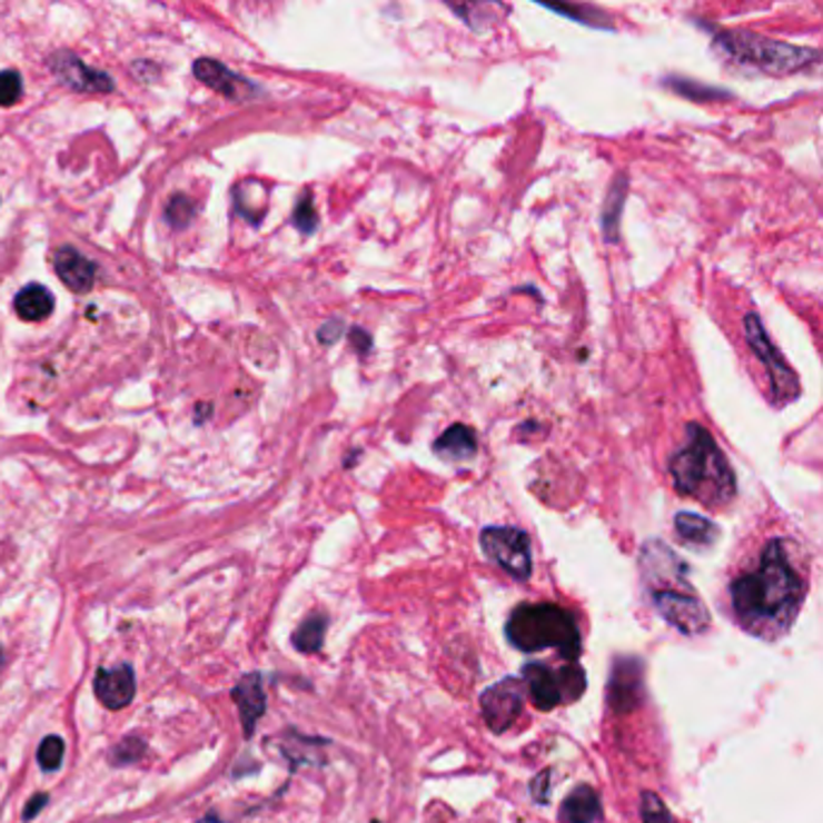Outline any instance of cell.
Returning a JSON list of instances; mask_svg holds the SVG:
<instances>
[{
	"instance_id": "cell-24",
	"label": "cell",
	"mask_w": 823,
	"mask_h": 823,
	"mask_svg": "<svg viewBox=\"0 0 823 823\" xmlns=\"http://www.w3.org/2000/svg\"><path fill=\"white\" fill-rule=\"evenodd\" d=\"M22 92L24 85L18 70H3V73H0V107L18 105L22 99Z\"/></svg>"
},
{
	"instance_id": "cell-25",
	"label": "cell",
	"mask_w": 823,
	"mask_h": 823,
	"mask_svg": "<svg viewBox=\"0 0 823 823\" xmlns=\"http://www.w3.org/2000/svg\"><path fill=\"white\" fill-rule=\"evenodd\" d=\"M292 225L305 235H311L317 230L319 218H317V210H315V201H311L309 194H305L300 201H297L295 212H292Z\"/></svg>"
},
{
	"instance_id": "cell-21",
	"label": "cell",
	"mask_w": 823,
	"mask_h": 823,
	"mask_svg": "<svg viewBox=\"0 0 823 823\" xmlns=\"http://www.w3.org/2000/svg\"><path fill=\"white\" fill-rule=\"evenodd\" d=\"M626 191H628V179L618 175L616 181L612 184V189H608L606 206H604V235H606V239L618 237V220H621L623 204H626Z\"/></svg>"
},
{
	"instance_id": "cell-2",
	"label": "cell",
	"mask_w": 823,
	"mask_h": 823,
	"mask_svg": "<svg viewBox=\"0 0 823 823\" xmlns=\"http://www.w3.org/2000/svg\"><path fill=\"white\" fill-rule=\"evenodd\" d=\"M670 474L681 495L705 507L720 509L736 495V478L727 457L698 423H688L686 445L670 459Z\"/></svg>"
},
{
	"instance_id": "cell-33",
	"label": "cell",
	"mask_w": 823,
	"mask_h": 823,
	"mask_svg": "<svg viewBox=\"0 0 823 823\" xmlns=\"http://www.w3.org/2000/svg\"><path fill=\"white\" fill-rule=\"evenodd\" d=\"M3 662H6V652H3V647H0V666H3Z\"/></svg>"
},
{
	"instance_id": "cell-3",
	"label": "cell",
	"mask_w": 823,
	"mask_h": 823,
	"mask_svg": "<svg viewBox=\"0 0 823 823\" xmlns=\"http://www.w3.org/2000/svg\"><path fill=\"white\" fill-rule=\"evenodd\" d=\"M507 641L522 652L556 647L565 660L575 662L582 637L573 612L558 604H519L507 618Z\"/></svg>"
},
{
	"instance_id": "cell-15",
	"label": "cell",
	"mask_w": 823,
	"mask_h": 823,
	"mask_svg": "<svg viewBox=\"0 0 823 823\" xmlns=\"http://www.w3.org/2000/svg\"><path fill=\"white\" fill-rule=\"evenodd\" d=\"M56 276L73 292H90L97 280V266L73 247H63L53 257Z\"/></svg>"
},
{
	"instance_id": "cell-27",
	"label": "cell",
	"mask_w": 823,
	"mask_h": 823,
	"mask_svg": "<svg viewBox=\"0 0 823 823\" xmlns=\"http://www.w3.org/2000/svg\"><path fill=\"white\" fill-rule=\"evenodd\" d=\"M548 10L558 12V16L573 18L577 22L592 24V27H604L599 20H608L606 16H602V12L597 8H589V6H548Z\"/></svg>"
},
{
	"instance_id": "cell-12",
	"label": "cell",
	"mask_w": 823,
	"mask_h": 823,
	"mask_svg": "<svg viewBox=\"0 0 823 823\" xmlns=\"http://www.w3.org/2000/svg\"><path fill=\"white\" fill-rule=\"evenodd\" d=\"M643 695V662L635 657L616 660L608 678V703L616 713H626L637 705Z\"/></svg>"
},
{
	"instance_id": "cell-30",
	"label": "cell",
	"mask_w": 823,
	"mask_h": 823,
	"mask_svg": "<svg viewBox=\"0 0 823 823\" xmlns=\"http://www.w3.org/2000/svg\"><path fill=\"white\" fill-rule=\"evenodd\" d=\"M49 804V794L47 792H37V794H32V797H30V802H27L24 804V812H22V821L24 823H30V821H34L37 819V814L41 812V809H44Z\"/></svg>"
},
{
	"instance_id": "cell-19",
	"label": "cell",
	"mask_w": 823,
	"mask_h": 823,
	"mask_svg": "<svg viewBox=\"0 0 823 823\" xmlns=\"http://www.w3.org/2000/svg\"><path fill=\"white\" fill-rule=\"evenodd\" d=\"M478 449L476 433L466 425H452V428L437 439L435 452L447 462H464L472 459Z\"/></svg>"
},
{
	"instance_id": "cell-6",
	"label": "cell",
	"mask_w": 823,
	"mask_h": 823,
	"mask_svg": "<svg viewBox=\"0 0 823 823\" xmlns=\"http://www.w3.org/2000/svg\"><path fill=\"white\" fill-rule=\"evenodd\" d=\"M684 575L670 577V587H655L652 589V602H655L657 612L670 621L674 628H678L684 635H698L707 626H711V614L703 606V602L688 592Z\"/></svg>"
},
{
	"instance_id": "cell-31",
	"label": "cell",
	"mask_w": 823,
	"mask_h": 823,
	"mask_svg": "<svg viewBox=\"0 0 823 823\" xmlns=\"http://www.w3.org/2000/svg\"><path fill=\"white\" fill-rule=\"evenodd\" d=\"M340 334H344V324H340L338 319L326 321V324H321V329H319V344L334 346L336 340L340 338Z\"/></svg>"
},
{
	"instance_id": "cell-5",
	"label": "cell",
	"mask_w": 823,
	"mask_h": 823,
	"mask_svg": "<svg viewBox=\"0 0 823 823\" xmlns=\"http://www.w3.org/2000/svg\"><path fill=\"white\" fill-rule=\"evenodd\" d=\"M522 676L538 711H553L561 703L577 701L585 691V674L577 664H567L561 672H553L546 664L532 662L524 666Z\"/></svg>"
},
{
	"instance_id": "cell-23",
	"label": "cell",
	"mask_w": 823,
	"mask_h": 823,
	"mask_svg": "<svg viewBox=\"0 0 823 823\" xmlns=\"http://www.w3.org/2000/svg\"><path fill=\"white\" fill-rule=\"evenodd\" d=\"M63 756H66V742L61 740V736L56 734H49L41 740L39 748H37V763L39 769L44 773H53L61 769L63 763Z\"/></svg>"
},
{
	"instance_id": "cell-9",
	"label": "cell",
	"mask_w": 823,
	"mask_h": 823,
	"mask_svg": "<svg viewBox=\"0 0 823 823\" xmlns=\"http://www.w3.org/2000/svg\"><path fill=\"white\" fill-rule=\"evenodd\" d=\"M524 686L517 678H505L480 695V711L495 734H503L515 725L522 715Z\"/></svg>"
},
{
	"instance_id": "cell-7",
	"label": "cell",
	"mask_w": 823,
	"mask_h": 823,
	"mask_svg": "<svg viewBox=\"0 0 823 823\" xmlns=\"http://www.w3.org/2000/svg\"><path fill=\"white\" fill-rule=\"evenodd\" d=\"M744 334L751 350L756 353V358L769 367L771 375V385H773V399L777 404H790L794 399H800L802 387H800V377L794 375L787 360L780 356V350L773 346V340L765 334L763 324L756 315H746L744 319Z\"/></svg>"
},
{
	"instance_id": "cell-32",
	"label": "cell",
	"mask_w": 823,
	"mask_h": 823,
	"mask_svg": "<svg viewBox=\"0 0 823 823\" xmlns=\"http://www.w3.org/2000/svg\"><path fill=\"white\" fill-rule=\"evenodd\" d=\"M350 344H353V348H356L358 353H363V356H367V353L373 350V336L367 334L365 329H358V326H356V329L350 331Z\"/></svg>"
},
{
	"instance_id": "cell-29",
	"label": "cell",
	"mask_w": 823,
	"mask_h": 823,
	"mask_svg": "<svg viewBox=\"0 0 823 823\" xmlns=\"http://www.w3.org/2000/svg\"><path fill=\"white\" fill-rule=\"evenodd\" d=\"M191 218H194L191 198H187V196H175L172 201H169V206H167V220H169V225L184 227V225H189Z\"/></svg>"
},
{
	"instance_id": "cell-26",
	"label": "cell",
	"mask_w": 823,
	"mask_h": 823,
	"mask_svg": "<svg viewBox=\"0 0 823 823\" xmlns=\"http://www.w3.org/2000/svg\"><path fill=\"white\" fill-rule=\"evenodd\" d=\"M670 85L676 92H681L684 97H691V99H725V97H730V92H725V90L707 88V85L693 82V80H670Z\"/></svg>"
},
{
	"instance_id": "cell-22",
	"label": "cell",
	"mask_w": 823,
	"mask_h": 823,
	"mask_svg": "<svg viewBox=\"0 0 823 823\" xmlns=\"http://www.w3.org/2000/svg\"><path fill=\"white\" fill-rule=\"evenodd\" d=\"M146 754H148V744H146L143 736L126 734L123 740H119L117 744L109 748L107 758H109L113 769H126V765L138 763Z\"/></svg>"
},
{
	"instance_id": "cell-4",
	"label": "cell",
	"mask_w": 823,
	"mask_h": 823,
	"mask_svg": "<svg viewBox=\"0 0 823 823\" xmlns=\"http://www.w3.org/2000/svg\"><path fill=\"white\" fill-rule=\"evenodd\" d=\"M713 47L725 59L763 70V73L771 76L797 73V70L819 63L816 49L787 44V41L758 37L751 32H722L715 37Z\"/></svg>"
},
{
	"instance_id": "cell-16",
	"label": "cell",
	"mask_w": 823,
	"mask_h": 823,
	"mask_svg": "<svg viewBox=\"0 0 823 823\" xmlns=\"http://www.w3.org/2000/svg\"><path fill=\"white\" fill-rule=\"evenodd\" d=\"M558 819L563 823H597L602 819V802L599 794L589 785H579L558 809Z\"/></svg>"
},
{
	"instance_id": "cell-14",
	"label": "cell",
	"mask_w": 823,
	"mask_h": 823,
	"mask_svg": "<svg viewBox=\"0 0 823 823\" xmlns=\"http://www.w3.org/2000/svg\"><path fill=\"white\" fill-rule=\"evenodd\" d=\"M232 701L239 711V720H242V730L247 740L254 736L257 722L266 713V693L261 686V674H247L239 678V684L232 688Z\"/></svg>"
},
{
	"instance_id": "cell-17",
	"label": "cell",
	"mask_w": 823,
	"mask_h": 823,
	"mask_svg": "<svg viewBox=\"0 0 823 823\" xmlns=\"http://www.w3.org/2000/svg\"><path fill=\"white\" fill-rule=\"evenodd\" d=\"M674 529L681 542L698 551L713 548L720 538V527L715 522L693 513H678L674 519Z\"/></svg>"
},
{
	"instance_id": "cell-18",
	"label": "cell",
	"mask_w": 823,
	"mask_h": 823,
	"mask_svg": "<svg viewBox=\"0 0 823 823\" xmlns=\"http://www.w3.org/2000/svg\"><path fill=\"white\" fill-rule=\"evenodd\" d=\"M12 305H16V311L22 321H41V319L51 317L56 300L49 288L30 282V286H24L16 295V303Z\"/></svg>"
},
{
	"instance_id": "cell-11",
	"label": "cell",
	"mask_w": 823,
	"mask_h": 823,
	"mask_svg": "<svg viewBox=\"0 0 823 823\" xmlns=\"http://www.w3.org/2000/svg\"><path fill=\"white\" fill-rule=\"evenodd\" d=\"M95 695L109 711H123L126 705H131L136 698V672L131 664L113 666H99L95 672Z\"/></svg>"
},
{
	"instance_id": "cell-10",
	"label": "cell",
	"mask_w": 823,
	"mask_h": 823,
	"mask_svg": "<svg viewBox=\"0 0 823 823\" xmlns=\"http://www.w3.org/2000/svg\"><path fill=\"white\" fill-rule=\"evenodd\" d=\"M49 66L56 76H59L61 82H66L70 90L76 92H95V95H105L113 90V82L102 70H95L82 59H78L76 53L70 51H56Z\"/></svg>"
},
{
	"instance_id": "cell-28",
	"label": "cell",
	"mask_w": 823,
	"mask_h": 823,
	"mask_svg": "<svg viewBox=\"0 0 823 823\" xmlns=\"http://www.w3.org/2000/svg\"><path fill=\"white\" fill-rule=\"evenodd\" d=\"M643 821L645 823H678L655 792H643Z\"/></svg>"
},
{
	"instance_id": "cell-1",
	"label": "cell",
	"mask_w": 823,
	"mask_h": 823,
	"mask_svg": "<svg viewBox=\"0 0 823 823\" xmlns=\"http://www.w3.org/2000/svg\"><path fill=\"white\" fill-rule=\"evenodd\" d=\"M730 614L761 641H780L797 621L806 599V577L792 561L785 538H771L758 563L730 582Z\"/></svg>"
},
{
	"instance_id": "cell-8",
	"label": "cell",
	"mask_w": 823,
	"mask_h": 823,
	"mask_svg": "<svg viewBox=\"0 0 823 823\" xmlns=\"http://www.w3.org/2000/svg\"><path fill=\"white\" fill-rule=\"evenodd\" d=\"M480 548L515 579L524 582L532 577V542L527 532L517 527H488L480 532Z\"/></svg>"
},
{
	"instance_id": "cell-20",
	"label": "cell",
	"mask_w": 823,
	"mask_h": 823,
	"mask_svg": "<svg viewBox=\"0 0 823 823\" xmlns=\"http://www.w3.org/2000/svg\"><path fill=\"white\" fill-rule=\"evenodd\" d=\"M326 626H329V616L326 614H311L307 616L300 628L292 633V645L305 652V655H311V652H319L324 645V635Z\"/></svg>"
},
{
	"instance_id": "cell-13",
	"label": "cell",
	"mask_w": 823,
	"mask_h": 823,
	"mask_svg": "<svg viewBox=\"0 0 823 823\" xmlns=\"http://www.w3.org/2000/svg\"><path fill=\"white\" fill-rule=\"evenodd\" d=\"M194 76L204 85H208L210 90L225 95L227 99H251V95L257 92L251 82H247L242 76L232 73L230 68L212 59H198L194 63Z\"/></svg>"
}]
</instances>
